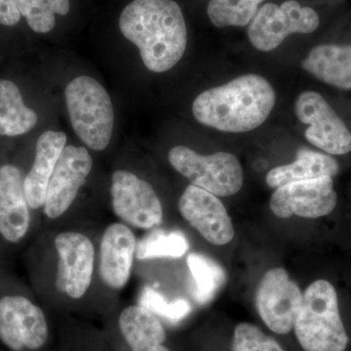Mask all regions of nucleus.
I'll list each match as a JSON object with an SVG mask.
<instances>
[{
	"mask_svg": "<svg viewBox=\"0 0 351 351\" xmlns=\"http://www.w3.org/2000/svg\"><path fill=\"white\" fill-rule=\"evenodd\" d=\"M122 36L140 50L145 68L165 73L181 61L188 29L181 7L174 0H133L119 17Z\"/></svg>",
	"mask_w": 351,
	"mask_h": 351,
	"instance_id": "f257e3e1",
	"label": "nucleus"
},
{
	"mask_svg": "<svg viewBox=\"0 0 351 351\" xmlns=\"http://www.w3.org/2000/svg\"><path fill=\"white\" fill-rule=\"evenodd\" d=\"M276 101L272 85L263 76L249 73L198 95L193 113L202 125L228 133H245L262 125Z\"/></svg>",
	"mask_w": 351,
	"mask_h": 351,
	"instance_id": "f03ea898",
	"label": "nucleus"
},
{
	"mask_svg": "<svg viewBox=\"0 0 351 351\" xmlns=\"http://www.w3.org/2000/svg\"><path fill=\"white\" fill-rule=\"evenodd\" d=\"M294 330L304 351H343L348 343L338 295L329 281H314L302 295Z\"/></svg>",
	"mask_w": 351,
	"mask_h": 351,
	"instance_id": "7ed1b4c3",
	"label": "nucleus"
},
{
	"mask_svg": "<svg viewBox=\"0 0 351 351\" xmlns=\"http://www.w3.org/2000/svg\"><path fill=\"white\" fill-rule=\"evenodd\" d=\"M64 97L77 137L95 152L107 149L114 127V110L105 87L93 77L78 76L69 83Z\"/></svg>",
	"mask_w": 351,
	"mask_h": 351,
	"instance_id": "20e7f679",
	"label": "nucleus"
},
{
	"mask_svg": "<svg viewBox=\"0 0 351 351\" xmlns=\"http://www.w3.org/2000/svg\"><path fill=\"white\" fill-rule=\"evenodd\" d=\"M171 166L193 186L216 196H230L243 186V170L235 156L216 152L201 156L188 147L178 145L168 154Z\"/></svg>",
	"mask_w": 351,
	"mask_h": 351,
	"instance_id": "39448f33",
	"label": "nucleus"
},
{
	"mask_svg": "<svg viewBox=\"0 0 351 351\" xmlns=\"http://www.w3.org/2000/svg\"><path fill=\"white\" fill-rule=\"evenodd\" d=\"M319 25V15L314 9L287 0L281 5L267 3L260 7L249 24L247 36L256 49L269 52L291 34H311Z\"/></svg>",
	"mask_w": 351,
	"mask_h": 351,
	"instance_id": "423d86ee",
	"label": "nucleus"
},
{
	"mask_svg": "<svg viewBox=\"0 0 351 351\" xmlns=\"http://www.w3.org/2000/svg\"><path fill=\"white\" fill-rule=\"evenodd\" d=\"M295 113L302 123L307 142L330 156L351 152V132L324 97L315 91H304L295 103Z\"/></svg>",
	"mask_w": 351,
	"mask_h": 351,
	"instance_id": "0eeeda50",
	"label": "nucleus"
},
{
	"mask_svg": "<svg viewBox=\"0 0 351 351\" xmlns=\"http://www.w3.org/2000/svg\"><path fill=\"white\" fill-rule=\"evenodd\" d=\"M110 195L115 216L126 225L151 230L162 223V205L156 191L134 173L115 171Z\"/></svg>",
	"mask_w": 351,
	"mask_h": 351,
	"instance_id": "6e6552de",
	"label": "nucleus"
},
{
	"mask_svg": "<svg viewBox=\"0 0 351 351\" xmlns=\"http://www.w3.org/2000/svg\"><path fill=\"white\" fill-rule=\"evenodd\" d=\"M301 289L281 267L265 272L256 293V306L265 325L279 335L294 328L301 309Z\"/></svg>",
	"mask_w": 351,
	"mask_h": 351,
	"instance_id": "1a4fd4ad",
	"label": "nucleus"
},
{
	"mask_svg": "<svg viewBox=\"0 0 351 351\" xmlns=\"http://www.w3.org/2000/svg\"><path fill=\"white\" fill-rule=\"evenodd\" d=\"M49 335L43 309L23 295L0 299V341L13 351L38 350Z\"/></svg>",
	"mask_w": 351,
	"mask_h": 351,
	"instance_id": "9d476101",
	"label": "nucleus"
},
{
	"mask_svg": "<svg viewBox=\"0 0 351 351\" xmlns=\"http://www.w3.org/2000/svg\"><path fill=\"white\" fill-rule=\"evenodd\" d=\"M338 195L332 177H321L290 182L276 189L270 197L269 206L279 218L299 216L316 219L334 211Z\"/></svg>",
	"mask_w": 351,
	"mask_h": 351,
	"instance_id": "9b49d317",
	"label": "nucleus"
},
{
	"mask_svg": "<svg viewBox=\"0 0 351 351\" xmlns=\"http://www.w3.org/2000/svg\"><path fill=\"white\" fill-rule=\"evenodd\" d=\"M58 253L56 287L73 300L86 294L93 278L95 248L83 233L64 232L55 239Z\"/></svg>",
	"mask_w": 351,
	"mask_h": 351,
	"instance_id": "f8f14e48",
	"label": "nucleus"
},
{
	"mask_svg": "<svg viewBox=\"0 0 351 351\" xmlns=\"http://www.w3.org/2000/svg\"><path fill=\"white\" fill-rule=\"evenodd\" d=\"M93 168V159L85 147L66 145L51 177L43 212L49 219L63 216L75 202L80 189Z\"/></svg>",
	"mask_w": 351,
	"mask_h": 351,
	"instance_id": "ddd939ff",
	"label": "nucleus"
},
{
	"mask_svg": "<svg viewBox=\"0 0 351 351\" xmlns=\"http://www.w3.org/2000/svg\"><path fill=\"white\" fill-rule=\"evenodd\" d=\"M182 218L209 243L221 246L234 237L232 219L218 196L191 184L179 200Z\"/></svg>",
	"mask_w": 351,
	"mask_h": 351,
	"instance_id": "4468645a",
	"label": "nucleus"
},
{
	"mask_svg": "<svg viewBox=\"0 0 351 351\" xmlns=\"http://www.w3.org/2000/svg\"><path fill=\"white\" fill-rule=\"evenodd\" d=\"M137 240L123 223L106 228L100 244L99 271L103 282L113 290H121L130 279Z\"/></svg>",
	"mask_w": 351,
	"mask_h": 351,
	"instance_id": "2eb2a0df",
	"label": "nucleus"
},
{
	"mask_svg": "<svg viewBox=\"0 0 351 351\" xmlns=\"http://www.w3.org/2000/svg\"><path fill=\"white\" fill-rule=\"evenodd\" d=\"M24 179L16 166H0V234L10 243L24 239L31 226Z\"/></svg>",
	"mask_w": 351,
	"mask_h": 351,
	"instance_id": "dca6fc26",
	"label": "nucleus"
},
{
	"mask_svg": "<svg viewBox=\"0 0 351 351\" xmlns=\"http://www.w3.org/2000/svg\"><path fill=\"white\" fill-rule=\"evenodd\" d=\"M66 145L64 132L45 131L38 138L34 164L24 179L25 199L32 209L43 207L51 177Z\"/></svg>",
	"mask_w": 351,
	"mask_h": 351,
	"instance_id": "f3484780",
	"label": "nucleus"
},
{
	"mask_svg": "<svg viewBox=\"0 0 351 351\" xmlns=\"http://www.w3.org/2000/svg\"><path fill=\"white\" fill-rule=\"evenodd\" d=\"M302 66L330 86L351 90V44L316 46L302 62Z\"/></svg>",
	"mask_w": 351,
	"mask_h": 351,
	"instance_id": "a211bd4d",
	"label": "nucleus"
},
{
	"mask_svg": "<svg viewBox=\"0 0 351 351\" xmlns=\"http://www.w3.org/2000/svg\"><path fill=\"white\" fill-rule=\"evenodd\" d=\"M119 329L132 351H170L164 346L166 332L160 321L140 304L124 308Z\"/></svg>",
	"mask_w": 351,
	"mask_h": 351,
	"instance_id": "6ab92c4d",
	"label": "nucleus"
},
{
	"mask_svg": "<svg viewBox=\"0 0 351 351\" xmlns=\"http://www.w3.org/2000/svg\"><path fill=\"white\" fill-rule=\"evenodd\" d=\"M339 170L338 161L330 154L301 147L297 152L294 162L270 170L265 181L270 188L277 189L290 182L321 177L332 178L338 174Z\"/></svg>",
	"mask_w": 351,
	"mask_h": 351,
	"instance_id": "aec40b11",
	"label": "nucleus"
},
{
	"mask_svg": "<svg viewBox=\"0 0 351 351\" xmlns=\"http://www.w3.org/2000/svg\"><path fill=\"white\" fill-rule=\"evenodd\" d=\"M38 122V114L25 105L17 85L10 80H0V136L24 135Z\"/></svg>",
	"mask_w": 351,
	"mask_h": 351,
	"instance_id": "412c9836",
	"label": "nucleus"
},
{
	"mask_svg": "<svg viewBox=\"0 0 351 351\" xmlns=\"http://www.w3.org/2000/svg\"><path fill=\"white\" fill-rule=\"evenodd\" d=\"M186 263L193 277L191 294L196 304L204 306L211 302L225 286V269L213 258L202 254H189Z\"/></svg>",
	"mask_w": 351,
	"mask_h": 351,
	"instance_id": "4be33fe9",
	"label": "nucleus"
},
{
	"mask_svg": "<svg viewBox=\"0 0 351 351\" xmlns=\"http://www.w3.org/2000/svg\"><path fill=\"white\" fill-rule=\"evenodd\" d=\"M20 15L25 18L32 31L48 34L56 25V15L69 12V0H14Z\"/></svg>",
	"mask_w": 351,
	"mask_h": 351,
	"instance_id": "5701e85b",
	"label": "nucleus"
},
{
	"mask_svg": "<svg viewBox=\"0 0 351 351\" xmlns=\"http://www.w3.org/2000/svg\"><path fill=\"white\" fill-rule=\"evenodd\" d=\"M189 248L188 239L182 232L156 230L137 242L136 257L138 260L181 258Z\"/></svg>",
	"mask_w": 351,
	"mask_h": 351,
	"instance_id": "b1692460",
	"label": "nucleus"
},
{
	"mask_svg": "<svg viewBox=\"0 0 351 351\" xmlns=\"http://www.w3.org/2000/svg\"><path fill=\"white\" fill-rule=\"evenodd\" d=\"M265 0H210L208 17L219 29L249 25Z\"/></svg>",
	"mask_w": 351,
	"mask_h": 351,
	"instance_id": "393cba45",
	"label": "nucleus"
},
{
	"mask_svg": "<svg viewBox=\"0 0 351 351\" xmlns=\"http://www.w3.org/2000/svg\"><path fill=\"white\" fill-rule=\"evenodd\" d=\"M138 304L154 315L160 316L172 323L184 320L191 311V304L186 300L178 299L168 302L162 295L151 287H145L141 292Z\"/></svg>",
	"mask_w": 351,
	"mask_h": 351,
	"instance_id": "a878e982",
	"label": "nucleus"
},
{
	"mask_svg": "<svg viewBox=\"0 0 351 351\" xmlns=\"http://www.w3.org/2000/svg\"><path fill=\"white\" fill-rule=\"evenodd\" d=\"M232 351H284L276 339L263 334L250 323H241L234 330Z\"/></svg>",
	"mask_w": 351,
	"mask_h": 351,
	"instance_id": "bb28decb",
	"label": "nucleus"
},
{
	"mask_svg": "<svg viewBox=\"0 0 351 351\" xmlns=\"http://www.w3.org/2000/svg\"><path fill=\"white\" fill-rule=\"evenodd\" d=\"M20 19L21 15L14 0H0V25L13 27Z\"/></svg>",
	"mask_w": 351,
	"mask_h": 351,
	"instance_id": "cd10ccee",
	"label": "nucleus"
}]
</instances>
